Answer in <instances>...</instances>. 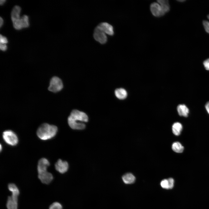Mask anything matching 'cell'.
<instances>
[{
  "mask_svg": "<svg viewBox=\"0 0 209 209\" xmlns=\"http://www.w3.org/2000/svg\"><path fill=\"white\" fill-rule=\"evenodd\" d=\"M21 10V8L19 6H15L13 8L11 13V18L13 26L17 30L27 28L29 26L27 16L24 15L20 17Z\"/></svg>",
  "mask_w": 209,
  "mask_h": 209,
  "instance_id": "cell-2",
  "label": "cell"
},
{
  "mask_svg": "<svg viewBox=\"0 0 209 209\" xmlns=\"http://www.w3.org/2000/svg\"><path fill=\"white\" fill-rule=\"evenodd\" d=\"M49 209H62V206L59 202H55L50 205Z\"/></svg>",
  "mask_w": 209,
  "mask_h": 209,
  "instance_id": "cell-21",
  "label": "cell"
},
{
  "mask_svg": "<svg viewBox=\"0 0 209 209\" xmlns=\"http://www.w3.org/2000/svg\"><path fill=\"white\" fill-rule=\"evenodd\" d=\"M48 161L45 158H41L38 161L37 170L38 174L47 171V168L50 165Z\"/></svg>",
  "mask_w": 209,
  "mask_h": 209,
  "instance_id": "cell-10",
  "label": "cell"
},
{
  "mask_svg": "<svg viewBox=\"0 0 209 209\" xmlns=\"http://www.w3.org/2000/svg\"><path fill=\"white\" fill-rule=\"evenodd\" d=\"M0 48L2 51H5L7 49V46L6 44H0Z\"/></svg>",
  "mask_w": 209,
  "mask_h": 209,
  "instance_id": "cell-25",
  "label": "cell"
},
{
  "mask_svg": "<svg viewBox=\"0 0 209 209\" xmlns=\"http://www.w3.org/2000/svg\"><path fill=\"white\" fill-rule=\"evenodd\" d=\"M157 1L158 3L160 5L165 14L169 11L170 6L168 0H158Z\"/></svg>",
  "mask_w": 209,
  "mask_h": 209,
  "instance_id": "cell-18",
  "label": "cell"
},
{
  "mask_svg": "<svg viewBox=\"0 0 209 209\" xmlns=\"http://www.w3.org/2000/svg\"><path fill=\"white\" fill-rule=\"evenodd\" d=\"M63 87L62 80L57 77H53L51 80L48 90L53 92H57L61 91Z\"/></svg>",
  "mask_w": 209,
  "mask_h": 209,
  "instance_id": "cell-5",
  "label": "cell"
},
{
  "mask_svg": "<svg viewBox=\"0 0 209 209\" xmlns=\"http://www.w3.org/2000/svg\"><path fill=\"white\" fill-rule=\"evenodd\" d=\"M8 40L6 38L0 35V44H6Z\"/></svg>",
  "mask_w": 209,
  "mask_h": 209,
  "instance_id": "cell-23",
  "label": "cell"
},
{
  "mask_svg": "<svg viewBox=\"0 0 209 209\" xmlns=\"http://www.w3.org/2000/svg\"><path fill=\"white\" fill-rule=\"evenodd\" d=\"M93 36L95 39L101 44H105L107 41L105 33L98 26L94 30Z\"/></svg>",
  "mask_w": 209,
  "mask_h": 209,
  "instance_id": "cell-6",
  "label": "cell"
},
{
  "mask_svg": "<svg viewBox=\"0 0 209 209\" xmlns=\"http://www.w3.org/2000/svg\"><path fill=\"white\" fill-rule=\"evenodd\" d=\"M3 138L8 144L12 146L16 145L18 142V139L17 135L11 130L4 131L2 134Z\"/></svg>",
  "mask_w": 209,
  "mask_h": 209,
  "instance_id": "cell-4",
  "label": "cell"
},
{
  "mask_svg": "<svg viewBox=\"0 0 209 209\" xmlns=\"http://www.w3.org/2000/svg\"><path fill=\"white\" fill-rule=\"evenodd\" d=\"M115 94L117 98L120 100L125 99L127 95L126 91L122 88L116 89L115 91Z\"/></svg>",
  "mask_w": 209,
  "mask_h": 209,
  "instance_id": "cell-16",
  "label": "cell"
},
{
  "mask_svg": "<svg viewBox=\"0 0 209 209\" xmlns=\"http://www.w3.org/2000/svg\"><path fill=\"white\" fill-rule=\"evenodd\" d=\"M9 190L12 193V195L18 197L19 194V190L17 186L14 183H9L8 185Z\"/></svg>",
  "mask_w": 209,
  "mask_h": 209,
  "instance_id": "cell-19",
  "label": "cell"
},
{
  "mask_svg": "<svg viewBox=\"0 0 209 209\" xmlns=\"http://www.w3.org/2000/svg\"><path fill=\"white\" fill-rule=\"evenodd\" d=\"M6 207L7 209H17L18 197L12 195L8 198Z\"/></svg>",
  "mask_w": 209,
  "mask_h": 209,
  "instance_id": "cell-12",
  "label": "cell"
},
{
  "mask_svg": "<svg viewBox=\"0 0 209 209\" xmlns=\"http://www.w3.org/2000/svg\"><path fill=\"white\" fill-rule=\"evenodd\" d=\"M183 126L182 124L179 122L174 123L172 125V129L173 134L176 136L180 135L182 131Z\"/></svg>",
  "mask_w": 209,
  "mask_h": 209,
  "instance_id": "cell-17",
  "label": "cell"
},
{
  "mask_svg": "<svg viewBox=\"0 0 209 209\" xmlns=\"http://www.w3.org/2000/svg\"><path fill=\"white\" fill-rule=\"evenodd\" d=\"M150 10L152 15L156 17H160L165 14L160 5L158 3H152L150 6Z\"/></svg>",
  "mask_w": 209,
  "mask_h": 209,
  "instance_id": "cell-7",
  "label": "cell"
},
{
  "mask_svg": "<svg viewBox=\"0 0 209 209\" xmlns=\"http://www.w3.org/2000/svg\"><path fill=\"white\" fill-rule=\"evenodd\" d=\"M88 120L87 115L84 112L77 110H73L71 113L68 118V124L72 129L82 130L86 127L84 122Z\"/></svg>",
  "mask_w": 209,
  "mask_h": 209,
  "instance_id": "cell-1",
  "label": "cell"
},
{
  "mask_svg": "<svg viewBox=\"0 0 209 209\" xmlns=\"http://www.w3.org/2000/svg\"><path fill=\"white\" fill-rule=\"evenodd\" d=\"M207 17L209 19V14L208 15ZM203 24L205 30L209 33V21L206 20L203 21Z\"/></svg>",
  "mask_w": 209,
  "mask_h": 209,
  "instance_id": "cell-22",
  "label": "cell"
},
{
  "mask_svg": "<svg viewBox=\"0 0 209 209\" xmlns=\"http://www.w3.org/2000/svg\"><path fill=\"white\" fill-rule=\"evenodd\" d=\"M206 109L209 114V102L206 103L205 105Z\"/></svg>",
  "mask_w": 209,
  "mask_h": 209,
  "instance_id": "cell-26",
  "label": "cell"
},
{
  "mask_svg": "<svg viewBox=\"0 0 209 209\" xmlns=\"http://www.w3.org/2000/svg\"><path fill=\"white\" fill-rule=\"evenodd\" d=\"M3 22V19L1 18V17H0V27H1V26H2V25Z\"/></svg>",
  "mask_w": 209,
  "mask_h": 209,
  "instance_id": "cell-27",
  "label": "cell"
},
{
  "mask_svg": "<svg viewBox=\"0 0 209 209\" xmlns=\"http://www.w3.org/2000/svg\"><path fill=\"white\" fill-rule=\"evenodd\" d=\"M177 111L179 114L181 116L186 117L188 116L189 110L188 108L184 104H180L177 107Z\"/></svg>",
  "mask_w": 209,
  "mask_h": 209,
  "instance_id": "cell-14",
  "label": "cell"
},
{
  "mask_svg": "<svg viewBox=\"0 0 209 209\" xmlns=\"http://www.w3.org/2000/svg\"><path fill=\"white\" fill-rule=\"evenodd\" d=\"M58 130L55 125L44 123L41 125L38 128L37 134L41 139L46 140L51 139L56 135Z\"/></svg>",
  "mask_w": 209,
  "mask_h": 209,
  "instance_id": "cell-3",
  "label": "cell"
},
{
  "mask_svg": "<svg viewBox=\"0 0 209 209\" xmlns=\"http://www.w3.org/2000/svg\"><path fill=\"white\" fill-rule=\"evenodd\" d=\"M1 148H2V147H1V145H0V150H1H1L2 149Z\"/></svg>",
  "mask_w": 209,
  "mask_h": 209,
  "instance_id": "cell-30",
  "label": "cell"
},
{
  "mask_svg": "<svg viewBox=\"0 0 209 209\" xmlns=\"http://www.w3.org/2000/svg\"><path fill=\"white\" fill-rule=\"evenodd\" d=\"M38 178L42 183L46 184H49L53 179L52 174L47 171L38 174Z\"/></svg>",
  "mask_w": 209,
  "mask_h": 209,
  "instance_id": "cell-9",
  "label": "cell"
},
{
  "mask_svg": "<svg viewBox=\"0 0 209 209\" xmlns=\"http://www.w3.org/2000/svg\"><path fill=\"white\" fill-rule=\"evenodd\" d=\"M98 26L105 34L110 36H112L114 35L113 27L109 24L107 22H102L100 23Z\"/></svg>",
  "mask_w": 209,
  "mask_h": 209,
  "instance_id": "cell-11",
  "label": "cell"
},
{
  "mask_svg": "<svg viewBox=\"0 0 209 209\" xmlns=\"http://www.w3.org/2000/svg\"><path fill=\"white\" fill-rule=\"evenodd\" d=\"M180 1V2H182V1H185V0H179V1Z\"/></svg>",
  "mask_w": 209,
  "mask_h": 209,
  "instance_id": "cell-29",
  "label": "cell"
},
{
  "mask_svg": "<svg viewBox=\"0 0 209 209\" xmlns=\"http://www.w3.org/2000/svg\"><path fill=\"white\" fill-rule=\"evenodd\" d=\"M123 182L126 184H131L134 182L136 180L135 176L131 173H127L122 177Z\"/></svg>",
  "mask_w": 209,
  "mask_h": 209,
  "instance_id": "cell-15",
  "label": "cell"
},
{
  "mask_svg": "<svg viewBox=\"0 0 209 209\" xmlns=\"http://www.w3.org/2000/svg\"><path fill=\"white\" fill-rule=\"evenodd\" d=\"M203 64L206 69L209 70V58L205 60L203 62Z\"/></svg>",
  "mask_w": 209,
  "mask_h": 209,
  "instance_id": "cell-24",
  "label": "cell"
},
{
  "mask_svg": "<svg viewBox=\"0 0 209 209\" xmlns=\"http://www.w3.org/2000/svg\"><path fill=\"white\" fill-rule=\"evenodd\" d=\"M174 179L172 178L164 179L160 183L161 187L166 189H172L174 186Z\"/></svg>",
  "mask_w": 209,
  "mask_h": 209,
  "instance_id": "cell-13",
  "label": "cell"
},
{
  "mask_svg": "<svg viewBox=\"0 0 209 209\" xmlns=\"http://www.w3.org/2000/svg\"><path fill=\"white\" fill-rule=\"evenodd\" d=\"M6 1L5 0H1L0 1V4L1 5L3 4Z\"/></svg>",
  "mask_w": 209,
  "mask_h": 209,
  "instance_id": "cell-28",
  "label": "cell"
},
{
  "mask_svg": "<svg viewBox=\"0 0 209 209\" xmlns=\"http://www.w3.org/2000/svg\"><path fill=\"white\" fill-rule=\"evenodd\" d=\"M172 150L177 153H181L183 152L184 148L181 143L179 142H174L172 145Z\"/></svg>",
  "mask_w": 209,
  "mask_h": 209,
  "instance_id": "cell-20",
  "label": "cell"
},
{
  "mask_svg": "<svg viewBox=\"0 0 209 209\" xmlns=\"http://www.w3.org/2000/svg\"><path fill=\"white\" fill-rule=\"evenodd\" d=\"M55 169L59 172L63 174L67 171L69 168V164L67 162L59 159L55 164Z\"/></svg>",
  "mask_w": 209,
  "mask_h": 209,
  "instance_id": "cell-8",
  "label": "cell"
}]
</instances>
